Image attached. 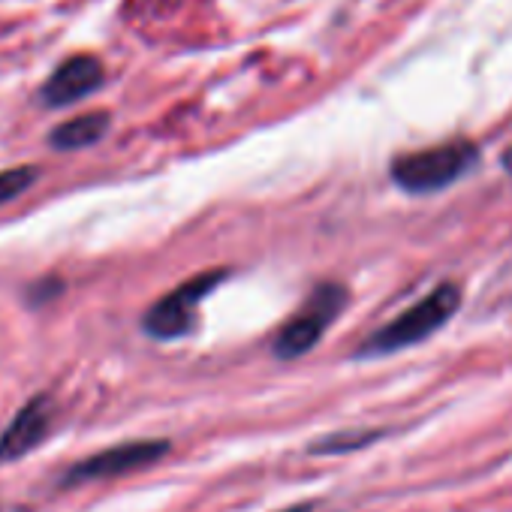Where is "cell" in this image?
Here are the masks:
<instances>
[{"label":"cell","mask_w":512,"mask_h":512,"mask_svg":"<svg viewBox=\"0 0 512 512\" xmlns=\"http://www.w3.org/2000/svg\"><path fill=\"white\" fill-rule=\"evenodd\" d=\"M461 284L455 281H443L437 284L425 299H419L416 305H410L407 311H401L392 323H386L383 329H377L359 350V359L368 356H389L407 347L422 344L425 338H431L434 332H440L461 308Z\"/></svg>","instance_id":"2"},{"label":"cell","mask_w":512,"mask_h":512,"mask_svg":"<svg viewBox=\"0 0 512 512\" xmlns=\"http://www.w3.org/2000/svg\"><path fill=\"white\" fill-rule=\"evenodd\" d=\"M169 452L166 440H127L118 446H109L103 452H94L73 464L64 476V485H82V482H97V479H115V476H130L142 467L157 464Z\"/></svg>","instance_id":"5"},{"label":"cell","mask_w":512,"mask_h":512,"mask_svg":"<svg viewBox=\"0 0 512 512\" xmlns=\"http://www.w3.org/2000/svg\"><path fill=\"white\" fill-rule=\"evenodd\" d=\"M314 506L311 503H299V506H287V509H281V512H311Z\"/></svg>","instance_id":"12"},{"label":"cell","mask_w":512,"mask_h":512,"mask_svg":"<svg viewBox=\"0 0 512 512\" xmlns=\"http://www.w3.org/2000/svg\"><path fill=\"white\" fill-rule=\"evenodd\" d=\"M40 178L37 166H16V169H4L0 172V205L19 199L25 190H31Z\"/></svg>","instance_id":"9"},{"label":"cell","mask_w":512,"mask_h":512,"mask_svg":"<svg viewBox=\"0 0 512 512\" xmlns=\"http://www.w3.org/2000/svg\"><path fill=\"white\" fill-rule=\"evenodd\" d=\"M482 163V151L470 139H449L422 151L398 154L389 166V175L398 190L410 196H431L452 184H458L464 175H470Z\"/></svg>","instance_id":"1"},{"label":"cell","mask_w":512,"mask_h":512,"mask_svg":"<svg viewBox=\"0 0 512 512\" xmlns=\"http://www.w3.org/2000/svg\"><path fill=\"white\" fill-rule=\"evenodd\" d=\"M347 287L341 284H320L311 299L302 305V311L278 332L275 338V356L278 359H299L305 353H311L323 335L329 332V326L341 317V311L347 308Z\"/></svg>","instance_id":"3"},{"label":"cell","mask_w":512,"mask_h":512,"mask_svg":"<svg viewBox=\"0 0 512 512\" xmlns=\"http://www.w3.org/2000/svg\"><path fill=\"white\" fill-rule=\"evenodd\" d=\"M226 281V272H205V275H196L190 281H184L181 287H175L169 296H163L142 320V329L157 338V341H175V338H184L193 323H196V308L199 302L217 287Z\"/></svg>","instance_id":"4"},{"label":"cell","mask_w":512,"mask_h":512,"mask_svg":"<svg viewBox=\"0 0 512 512\" xmlns=\"http://www.w3.org/2000/svg\"><path fill=\"white\" fill-rule=\"evenodd\" d=\"M49 431H52V401L46 395H37L0 431V461L25 458L49 437Z\"/></svg>","instance_id":"6"},{"label":"cell","mask_w":512,"mask_h":512,"mask_svg":"<svg viewBox=\"0 0 512 512\" xmlns=\"http://www.w3.org/2000/svg\"><path fill=\"white\" fill-rule=\"evenodd\" d=\"M500 166H503V169H506V172L512 175V145H509V148L503 151V157H500Z\"/></svg>","instance_id":"11"},{"label":"cell","mask_w":512,"mask_h":512,"mask_svg":"<svg viewBox=\"0 0 512 512\" xmlns=\"http://www.w3.org/2000/svg\"><path fill=\"white\" fill-rule=\"evenodd\" d=\"M103 85V67L97 58L91 55H76L70 61H64L40 88V100L52 109L70 106L76 100H85L88 94H94Z\"/></svg>","instance_id":"7"},{"label":"cell","mask_w":512,"mask_h":512,"mask_svg":"<svg viewBox=\"0 0 512 512\" xmlns=\"http://www.w3.org/2000/svg\"><path fill=\"white\" fill-rule=\"evenodd\" d=\"M109 112H85L76 115L70 121H64L61 127H55L49 133V145L58 151H76V148H88L94 142H100L109 130Z\"/></svg>","instance_id":"8"},{"label":"cell","mask_w":512,"mask_h":512,"mask_svg":"<svg viewBox=\"0 0 512 512\" xmlns=\"http://www.w3.org/2000/svg\"><path fill=\"white\" fill-rule=\"evenodd\" d=\"M377 434L374 431H362V434H332V437H326V440H320V443H314L311 446V452H350V449H359V446H365V443H371Z\"/></svg>","instance_id":"10"},{"label":"cell","mask_w":512,"mask_h":512,"mask_svg":"<svg viewBox=\"0 0 512 512\" xmlns=\"http://www.w3.org/2000/svg\"><path fill=\"white\" fill-rule=\"evenodd\" d=\"M0 512H25L22 506H0Z\"/></svg>","instance_id":"13"}]
</instances>
